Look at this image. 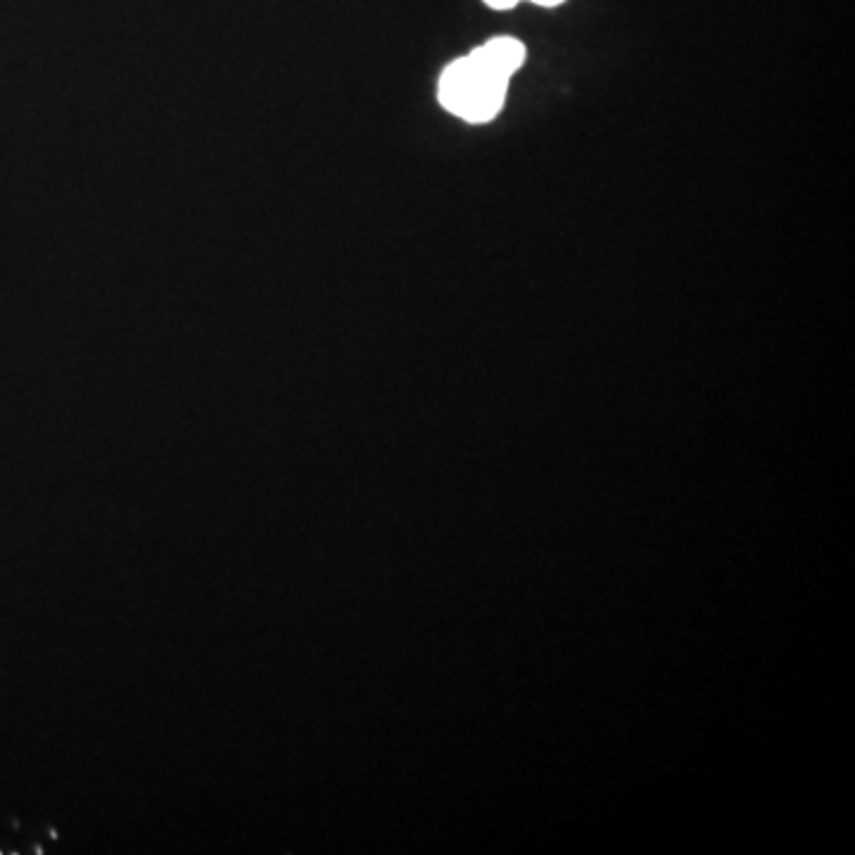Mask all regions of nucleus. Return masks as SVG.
<instances>
[{
  "instance_id": "obj_1",
  "label": "nucleus",
  "mask_w": 855,
  "mask_h": 855,
  "mask_svg": "<svg viewBox=\"0 0 855 855\" xmlns=\"http://www.w3.org/2000/svg\"><path fill=\"white\" fill-rule=\"evenodd\" d=\"M526 62V46L501 37L451 62L440 79V102L470 125L490 121L501 110L509 79Z\"/></svg>"
},
{
  "instance_id": "obj_2",
  "label": "nucleus",
  "mask_w": 855,
  "mask_h": 855,
  "mask_svg": "<svg viewBox=\"0 0 855 855\" xmlns=\"http://www.w3.org/2000/svg\"><path fill=\"white\" fill-rule=\"evenodd\" d=\"M485 3L495 10H511L520 3V0H485Z\"/></svg>"
},
{
  "instance_id": "obj_3",
  "label": "nucleus",
  "mask_w": 855,
  "mask_h": 855,
  "mask_svg": "<svg viewBox=\"0 0 855 855\" xmlns=\"http://www.w3.org/2000/svg\"><path fill=\"white\" fill-rule=\"evenodd\" d=\"M530 3L543 6V8H554V6H561L564 0H530Z\"/></svg>"
}]
</instances>
